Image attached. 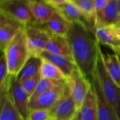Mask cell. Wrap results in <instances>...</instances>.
Returning a JSON list of instances; mask_svg holds the SVG:
<instances>
[{
	"instance_id": "6da1fadb",
	"label": "cell",
	"mask_w": 120,
	"mask_h": 120,
	"mask_svg": "<svg viewBox=\"0 0 120 120\" xmlns=\"http://www.w3.org/2000/svg\"><path fill=\"white\" fill-rule=\"evenodd\" d=\"M77 68L91 83L96 73L101 45L84 23H72L66 36Z\"/></svg>"
},
{
	"instance_id": "ac0fdd59",
	"label": "cell",
	"mask_w": 120,
	"mask_h": 120,
	"mask_svg": "<svg viewBox=\"0 0 120 120\" xmlns=\"http://www.w3.org/2000/svg\"><path fill=\"white\" fill-rule=\"evenodd\" d=\"M47 52L72 58L71 50L66 37L51 35L45 50Z\"/></svg>"
},
{
	"instance_id": "f35d334b",
	"label": "cell",
	"mask_w": 120,
	"mask_h": 120,
	"mask_svg": "<svg viewBox=\"0 0 120 120\" xmlns=\"http://www.w3.org/2000/svg\"></svg>"
},
{
	"instance_id": "f1b7e54d",
	"label": "cell",
	"mask_w": 120,
	"mask_h": 120,
	"mask_svg": "<svg viewBox=\"0 0 120 120\" xmlns=\"http://www.w3.org/2000/svg\"><path fill=\"white\" fill-rule=\"evenodd\" d=\"M111 0H94V7L96 12H98L105 7Z\"/></svg>"
},
{
	"instance_id": "9a60e30c",
	"label": "cell",
	"mask_w": 120,
	"mask_h": 120,
	"mask_svg": "<svg viewBox=\"0 0 120 120\" xmlns=\"http://www.w3.org/2000/svg\"><path fill=\"white\" fill-rule=\"evenodd\" d=\"M72 23L56 10L51 18L46 23L41 26L51 35L66 37Z\"/></svg>"
},
{
	"instance_id": "f546056e",
	"label": "cell",
	"mask_w": 120,
	"mask_h": 120,
	"mask_svg": "<svg viewBox=\"0 0 120 120\" xmlns=\"http://www.w3.org/2000/svg\"><path fill=\"white\" fill-rule=\"evenodd\" d=\"M71 1H72V0H49L48 4H51L53 7H56V6H60L66 3L71 2Z\"/></svg>"
},
{
	"instance_id": "44dd1931",
	"label": "cell",
	"mask_w": 120,
	"mask_h": 120,
	"mask_svg": "<svg viewBox=\"0 0 120 120\" xmlns=\"http://www.w3.org/2000/svg\"><path fill=\"white\" fill-rule=\"evenodd\" d=\"M0 120H25L14 105L9 93L0 98Z\"/></svg>"
},
{
	"instance_id": "e0dca14e",
	"label": "cell",
	"mask_w": 120,
	"mask_h": 120,
	"mask_svg": "<svg viewBox=\"0 0 120 120\" xmlns=\"http://www.w3.org/2000/svg\"><path fill=\"white\" fill-rule=\"evenodd\" d=\"M77 120H98L96 96L91 88L82 106L75 115Z\"/></svg>"
},
{
	"instance_id": "cb8c5ba5",
	"label": "cell",
	"mask_w": 120,
	"mask_h": 120,
	"mask_svg": "<svg viewBox=\"0 0 120 120\" xmlns=\"http://www.w3.org/2000/svg\"><path fill=\"white\" fill-rule=\"evenodd\" d=\"M13 77L8 71L5 54L1 52L0 58V98L9 93Z\"/></svg>"
},
{
	"instance_id": "277c9868",
	"label": "cell",
	"mask_w": 120,
	"mask_h": 120,
	"mask_svg": "<svg viewBox=\"0 0 120 120\" xmlns=\"http://www.w3.org/2000/svg\"><path fill=\"white\" fill-rule=\"evenodd\" d=\"M0 13L20 23L23 26L33 22L30 0H9L0 2Z\"/></svg>"
},
{
	"instance_id": "603a6c76",
	"label": "cell",
	"mask_w": 120,
	"mask_h": 120,
	"mask_svg": "<svg viewBox=\"0 0 120 120\" xmlns=\"http://www.w3.org/2000/svg\"><path fill=\"white\" fill-rule=\"evenodd\" d=\"M77 6L82 16L87 21L90 29L94 31L96 21V10L94 0H72Z\"/></svg>"
},
{
	"instance_id": "74e56055",
	"label": "cell",
	"mask_w": 120,
	"mask_h": 120,
	"mask_svg": "<svg viewBox=\"0 0 120 120\" xmlns=\"http://www.w3.org/2000/svg\"><path fill=\"white\" fill-rule=\"evenodd\" d=\"M77 120L75 119V117H74V119H73V120Z\"/></svg>"
},
{
	"instance_id": "d590c367",
	"label": "cell",
	"mask_w": 120,
	"mask_h": 120,
	"mask_svg": "<svg viewBox=\"0 0 120 120\" xmlns=\"http://www.w3.org/2000/svg\"><path fill=\"white\" fill-rule=\"evenodd\" d=\"M9 1V0H0V2H3V1Z\"/></svg>"
},
{
	"instance_id": "d4e9b609",
	"label": "cell",
	"mask_w": 120,
	"mask_h": 120,
	"mask_svg": "<svg viewBox=\"0 0 120 120\" xmlns=\"http://www.w3.org/2000/svg\"><path fill=\"white\" fill-rule=\"evenodd\" d=\"M40 75L42 79L54 81H60L67 79L63 72L58 67L51 62L44 59L40 70Z\"/></svg>"
},
{
	"instance_id": "3957f363",
	"label": "cell",
	"mask_w": 120,
	"mask_h": 120,
	"mask_svg": "<svg viewBox=\"0 0 120 120\" xmlns=\"http://www.w3.org/2000/svg\"><path fill=\"white\" fill-rule=\"evenodd\" d=\"M101 50L99 53L96 71L104 95L113 108L120 120V87L113 81L106 71L101 57Z\"/></svg>"
},
{
	"instance_id": "9c48e42d",
	"label": "cell",
	"mask_w": 120,
	"mask_h": 120,
	"mask_svg": "<svg viewBox=\"0 0 120 120\" xmlns=\"http://www.w3.org/2000/svg\"><path fill=\"white\" fill-rule=\"evenodd\" d=\"M9 95L17 110L26 120L31 111L30 108V96L23 89L20 81L16 77H13Z\"/></svg>"
},
{
	"instance_id": "8fae6325",
	"label": "cell",
	"mask_w": 120,
	"mask_h": 120,
	"mask_svg": "<svg viewBox=\"0 0 120 120\" xmlns=\"http://www.w3.org/2000/svg\"><path fill=\"white\" fill-rule=\"evenodd\" d=\"M23 26L20 23L0 13V50L3 52Z\"/></svg>"
},
{
	"instance_id": "4316f807",
	"label": "cell",
	"mask_w": 120,
	"mask_h": 120,
	"mask_svg": "<svg viewBox=\"0 0 120 120\" xmlns=\"http://www.w3.org/2000/svg\"><path fill=\"white\" fill-rule=\"evenodd\" d=\"M41 79V75H40V74H39L32 78H30L28 79H26V80L20 82L23 89L30 97L34 93Z\"/></svg>"
},
{
	"instance_id": "5bb4252c",
	"label": "cell",
	"mask_w": 120,
	"mask_h": 120,
	"mask_svg": "<svg viewBox=\"0 0 120 120\" xmlns=\"http://www.w3.org/2000/svg\"><path fill=\"white\" fill-rule=\"evenodd\" d=\"M119 15L117 0H111L105 7L96 13L95 28L115 26Z\"/></svg>"
},
{
	"instance_id": "ffe728a7",
	"label": "cell",
	"mask_w": 120,
	"mask_h": 120,
	"mask_svg": "<svg viewBox=\"0 0 120 120\" xmlns=\"http://www.w3.org/2000/svg\"><path fill=\"white\" fill-rule=\"evenodd\" d=\"M42 62L43 59L40 56L31 55L16 76V79L22 82L40 74Z\"/></svg>"
},
{
	"instance_id": "484cf974",
	"label": "cell",
	"mask_w": 120,
	"mask_h": 120,
	"mask_svg": "<svg viewBox=\"0 0 120 120\" xmlns=\"http://www.w3.org/2000/svg\"><path fill=\"white\" fill-rule=\"evenodd\" d=\"M60 81H54L51 80H48L46 79H41L39 81L34 93L30 97V102L34 100L38 97L44 94V93L47 92L48 91L51 90L53 87H55Z\"/></svg>"
},
{
	"instance_id": "5b68a950",
	"label": "cell",
	"mask_w": 120,
	"mask_h": 120,
	"mask_svg": "<svg viewBox=\"0 0 120 120\" xmlns=\"http://www.w3.org/2000/svg\"><path fill=\"white\" fill-rule=\"evenodd\" d=\"M69 92L67 79L61 81L55 87L44 93L34 100L31 101L30 103V110H50Z\"/></svg>"
},
{
	"instance_id": "ba28073f",
	"label": "cell",
	"mask_w": 120,
	"mask_h": 120,
	"mask_svg": "<svg viewBox=\"0 0 120 120\" xmlns=\"http://www.w3.org/2000/svg\"><path fill=\"white\" fill-rule=\"evenodd\" d=\"M90 83L96 96L98 120H120L113 108L104 95L96 71Z\"/></svg>"
},
{
	"instance_id": "836d02e7",
	"label": "cell",
	"mask_w": 120,
	"mask_h": 120,
	"mask_svg": "<svg viewBox=\"0 0 120 120\" xmlns=\"http://www.w3.org/2000/svg\"><path fill=\"white\" fill-rule=\"evenodd\" d=\"M115 54L118 56V57H119V59H120V52H117V53H115Z\"/></svg>"
},
{
	"instance_id": "8d00e7d4",
	"label": "cell",
	"mask_w": 120,
	"mask_h": 120,
	"mask_svg": "<svg viewBox=\"0 0 120 120\" xmlns=\"http://www.w3.org/2000/svg\"><path fill=\"white\" fill-rule=\"evenodd\" d=\"M41 1H45L46 3H49V0H41Z\"/></svg>"
},
{
	"instance_id": "52a82bcc",
	"label": "cell",
	"mask_w": 120,
	"mask_h": 120,
	"mask_svg": "<svg viewBox=\"0 0 120 120\" xmlns=\"http://www.w3.org/2000/svg\"><path fill=\"white\" fill-rule=\"evenodd\" d=\"M25 33L31 55L39 56L45 50L51 34L41 26L33 24L25 26Z\"/></svg>"
},
{
	"instance_id": "e575fe53",
	"label": "cell",
	"mask_w": 120,
	"mask_h": 120,
	"mask_svg": "<svg viewBox=\"0 0 120 120\" xmlns=\"http://www.w3.org/2000/svg\"><path fill=\"white\" fill-rule=\"evenodd\" d=\"M114 27H115L116 28H118V29H120V24H119V25H115V26H114Z\"/></svg>"
},
{
	"instance_id": "7c38bea8",
	"label": "cell",
	"mask_w": 120,
	"mask_h": 120,
	"mask_svg": "<svg viewBox=\"0 0 120 120\" xmlns=\"http://www.w3.org/2000/svg\"><path fill=\"white\" fill-rule=\"evenodd\" d=\"M93 32L101 45L109 47L113 53L120 52V38L114 26L96 27Z\"/></svg>"
},
{
	"instance_id": "7a4b0ae2",
	"label": "cell",
	"mask_w": 120,
	"mask_h": 120,
	"mask_svg": "<svg viewBox=\"0 0 120 120\" xmlns=\"http://www.w3.org/2000/svg\"><path fill=\"white\" fill-rule=\"evenodd\" d=\"M2 53L5 54L10 74L16 77L31 56L27 42L25 27L19 31Z\"/></svg>"
},
{
	"instance_id": "2e32d148",
	"label": "cell",
	"mask_w": 120,
	"mask_h": 120,
	"mask_svg": "<svg viewBox=\"0 0 120 120\" xmlns=\"http://www.w3.org/2000/svg\"><path fill=\"white\" fill-rule=\"evenodd\" d=\"M39 56L44 60H46L58 67L63 72L66 79H68L72 72L77 69L72 58L51 54L46 51L41 52Z\"/></svg>"
},
{
	"instance_id": "8992f818",
	"label": "cell",
	"mask_w": 120,
	"mask_h": 120,
	"mask_svg": "<svg viewBox=\"0 0 120 120\" xmlns=\"http://www.w3.org/2000/svg\"><path fill=\"white\" fill-rule=\"evenodd\" d=\"M67 83L70 95L74 100L77 109H79L84 102L91 89V83L78 69H76L67 79Z\"/></svg>"
},
{
	"instance_id": "7402d4cb",
	"label": "cell",
	"mask_w": 120,
	"mask_h": 120,
	"mask_svg": "<svg viewBox=\"0 0 120 120\" xmlns=\"http://www.w3.org/2000/svg\"><path fill=\"white\" fill-rule=\"evenodd\" d=\"M54 8L70 22H82L89 28L87 21L85 20L82 13L80 12L77 6L75 5V4L73 2V1L60 6H56L54 7Z\"/></svg>"
},
{
	"instance_id": "4dcf8cb0",
	"label": "cell",
	"mask_w": 120,
	"mask_h": 120,
	"mask_svg": "<svg viewBox=\"0 0 120 120\" xmlns=\"http://www.w3.org/2000/svg\"><path fill=\"white\" fill-rule=\"evenodd\" d=\"M117 6H118V9H119V12L120 14V0H117Z\"/></svg>"
},
{
	"instance_id": "4fadbf2b",
	"label": "cell",
	"mask_w": 120,
	"mask_h": 120,
	"mask_svg": "<svg viewBox=\"0 0 120 120\" xmlns=\"http://www.w3.org/2000/svg\"><path fill=\"white\" fill-rule=\"evenodd\" d=\"M30 9L33 19L32 24L39 26L46 23L56 11L54 7L41 0H30Z\"/></svg>"
},
{
	"instance_id": "d6a6232c",
	"label": "cell",
	"mask_w": 120,
	"mask_h": 120,
	"mask_svg": "<svg viewBox=\"0 0 120 120\" xmlns=\"http://www.w3.org/2000/svg\"><path fill=\"white\" fill-rule=\"evenodd\" d=\"M115 29H116V31H117V35H119V37H120V29L116 28H115Z\"/></svg>"
},
{
	"instance_id": "1f68e13d",
	"label": "cell",
	"mask_w": 120,
	"mask_h": 120,
	"mask_svg": "<svg viewBox=\"0 0 120 120\" xmlns=\"http://www.w3.org/2000/svg\"><path fill=\"white\" fill-rule=\"evenodd\" d=\"M120 24V14L119 15V16H118V18H117V24L115 25H119Z\"/></svg>"
},
{
	"instance_id": "83f0119b",
	"label": "cell",
	"mask_w": 120,
	"mask_h": 120,
	"mask_svg": "<svg viewBox=\"0 0 120 120\" xmlns=\"http://www.w3.org/2000/svg\"><path fill=\"white\" fill-rule=\"evenodd\" d=\"M26 120H51L49 110H31Z\"/></svg>"
},
{
	"instance_id": "d6986e66",
	"label": "cell",
	"mask_w": 120,
	"mask_h": 120,
	"mask_svg": "<svg viewBox=\"0 0 120 120\" xmlns=\"http://www.w3.org/2000/svg\"><path fill=\"white\" fill-rule=\"evenodd\" d=\"M101 57L108 75L120 87V60L118 56L115 53H105L101 50Z\"/></svg>"
},
{
	"instance_id": "30bf717a",
	"label": "cell",
	"mask_w": 120,
	"mask_h": 120,
	"mask_svg": "<svg viewBox=\"0 0 120 120\" xmlns=\"http://www.w3.org/2000/svg\"><path fill=\"white\" fill-rule=\"evenodd\" d=\"M77 110V107L69 92L51 108L49 112L51 120H72Z\"/></svg>"
}]
</instances>
